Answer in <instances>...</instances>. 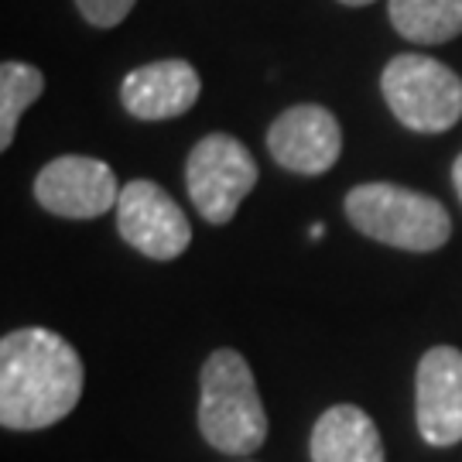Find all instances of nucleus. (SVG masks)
Returning a JSON list of instances; mask_svg holds the SVG:
<instances>
[{"instance_id":"obj_1","label":"nucleus","mask_w":462,"mask_h":462,"mask_svg":"<svg viewBox=\"0 0 462 462\" xmlns=\"http://www.w3.org/2000/svg\"><path fill=\"white\" fill-rule=\"evenodd\" d=\"M86 370L59 332L32 326L0 339V425L38 431L62 421L83 397Z\"/></svg>"},{"instance_id":"obj_5","label":"nucleus","mask_w":462,"mask_h":462,"mask_svg":"<svg viewBox=\"0 0 462 462\" xmlns=\"http://www.w3.org/2000/svg\"><path fill=\"white\" fill-rule=\"evenodd\" d=\"M185 185L199 216L213 226H226L257 185V162L236 137L209 134L185 162Z\"/></svg>"},{"instance_id":"obj_16","label":"nucleus","mask_w":462,"mask_h":462,"mask_svg":"<svg viewBox=\"0 0 462 462\" xmlns=\"http://www.w3.org/2000/svg\"><path fill=\"white\" fill-rule=\"evenodd\" d=\"M339 4H346V7H366V4H374V0H339Z\"/></svg>"},{"instance_id":"obj_4","label":"nucleus","mask_w":462,"mask_h":462,"mask_svg":"<svg viewBox=\"0 0 462 462\" xmlns=\"http://www.w3.org/2000/svg\"><path fill=\"white\" fill-rule=\"evenodd\" d=\"M380 93L391 114L418 134H442L456 127L462 116V79L439 59L429 55H394L383 76Z\"/></svg>"},{"instance_id":"obj_14","label":"nucleus","mask_w":462,"mask_h":462,"mask_svg":"<svg viewBox=\"0 0 462 462\" xmlns=\"http://www.w3.org/2000/svg\"><path fill=\"white\" fill-rule=\"evenodd\" d=\"M137 0H76L79 14L93 24V28H116L124 17L134 11Z\"/></svg>"},{"instance_id":"obj_13","label":"nucleus","mask_w":462,"mask_h":462,"mask_svg":"<svg viewBox=\"0 0 462 462\" xmlns=\"http://www.w3.org/2000/svg\"><path fill=\"white\" fill-rule=\"evenodd\" d=\"M42 93H45L42 69L28 66V62H4L0 66V151L14 144L17 120Z\"/></svg>"},{"instance_id":"obj_7","label":"nucleus","mask_w":462,"mask_h":462,"mask_svg":"<svg viewBox=\"0 0 462 462\" xmlns=\"http://www.w3.org/2000/svg\"><path fill=\"white\" fill-rule=\"evenodd\" d=\"M34 199L42 209L62 219H93L116 209L120 182L114 168L86 154H62L38 171Z\"/></svg>"},{"instance_id":"obj_11","label":"nucleus","mask_w":462,"mask_h":462,"mask_svg":"<svg viewBox=\"0 0 462 462\" xmlns=\"http://www.w3.org/2000/svg\"><path fill=\"white\" fill-rule=\"evenodd\" d=\"M312 462H387L374 418L356 404H332L312 429Z\"/></svg>"},{"instance_id":"obj_10","label":"nucleus","mask_w":462,"mask_h":462,"mask_svg":"<svg viewBox=\"0 0 462 462\" xmlns=\"http://www.w3.org/2000/svg\"><path fill=\"white\" fill-rule=\"evenodd\" d=\"M202 93L199 72L185 59H162L134 69L120 83V103L137 120H171L196 106Z\"/></svg>"},{"instance_id":"obj_8","label":"nucleus","mask_w":462,"mask_h":462,"mask_svg":"<svg viewBox=\"0 0 462 462\" xmlns=\"http://www.w3.org/2000/svg\"><path fill=\"white\" fill-rule=\"evenodd\" d=\"M414 418L435 448L462 442V349L431 346L414 374Z\"/></svg>"},{"instance_id":"obj_2","label":"nucleus","mask_w":462,"mask_h":462,"mask_svg":"<svg viewBox=\"0 0 462 462\" xmlns=\"http://www.w3.org/2000/svg\"><path fill=\"white\" fill-rule=\"evenodd\" d=\"M199 431L226 456H250L264 446L267 414L254 370L236 349H216L199 377Z\"/></svg>"},{"instance_id":"obj_3","label":"nucleus","mask_w":462,"mask_h":462,"mask_svg":"<svg viewBox=\"0 0 462 462\" xmlns=\"http://www.w3.org/2000/svg\"><path fill=\"white\" fill-rule=\"evenodd\" d=\"M346 216L364 236L411 254H431L446 247L452 236V219L439 199L394 182H366L349 189Z\"/></svg>"},{"instance_id":"obj_12","label":"nucleus","mask_w":462,"mask_h":462,"mask_svg":"<svg viewBox=\"0 0 462 462\" xmlns=\"http://www.w3.org/2000/svg\"><path fill=\"white\" fill-rule=\"evenodd\" d=\"M387 14L401 38L442 45L462 34V0H387Z\"/></svg>"},{"instance_id":"obj_9","label":"nucleus","mask_w":462,"mask_h":462,"mask_svg":"<svg viewBox=\"0 0 462 462\" xmlns=\"http://www.w3.org/2000/svg\"><path fill=\"white\" fill-rule=\"evenodd\" d=\"M267 151L284 171L326 175L343 151L339 120L319 103L288 106L267 131Z\"/></svg>"},{"instance_id":"obj_15","label":"nucleus","mask_w":462,"mask_h":462,"mask_svg":"<svg viewBox=\"0 0 462 462\" xmlns=\"http://www.w3.org/2000/svg\"><path fill=\"white\" fill-rule=\"evenodd\" d=\"M452 182H456V192L462 199V154L456 158V165H452Z\"/></svg>"},{"instance_id":"obj_6","label":"nucleus","mask_w":462,"mask_h":462,"mask_svg":"<svg viewBox=\"0 0 462 462\" xmlns=\"http://www.w3.org/2000/svg\"><path fill=\"white\" fill-rule=\"evenodd\" d=\"M116 230L124 244L151 261H175L192 244V226L182 206L158 182L134 179L120 189L116 199Z\"/></svg>"}]
</instances>
